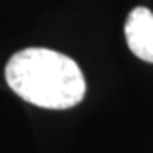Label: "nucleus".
<instances>
[{"mask_svg":"<svg viewBox=\"0 0 153 153\" xmlns=\"http://www.w3.org/2000/svg\"><path fill=\"white\" fill-rule=\"evenodd\" d=\"M124 36L133 55L153 63V14L146 7H136L129 12L124 24Z\"/></svg>","mask_w":153,"mask_h":153,"instance_id":"obj_2","label":"nucleus"},{"mask_svg":"<svg viewBox=\"0 0 153 153\" xmlns=\"http://www.w3.org/2000/svg\"><path fill=\"white\" fill-rule=\"evenodd\" d=\"M5 78L14 92L44 109H68L85 95V78L75 61L44 48H27L12 56Z\"/></svg>","mask_w":153,"mask_h":153,"instance_id":"obj_1","label":"nucleus"}]
</instances>
